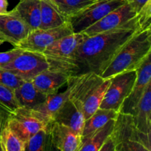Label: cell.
Returning a JSON list of instances; mask_svg holds the SVG:
<instances>
[{
    "instance_id": "obj_22",
    "label": "cell",
    "mask_w": 151,
    "mask_h": 151,
    "mask_svg": "<svg viewBox=\"0 0 151 151\" xmlns=\"http://www.w3.org/2000/svg\"><path fill=\"white\" fill-rule=\"evenodd\" d=\"M68 19L44 0H41V23L39 29H52L61 26Z\"/></svg>"
},
{
    "instance_id": "obj_23",
    "label": "cell",
    "mask_w": 151,
    "mask_h": 151,
    "mask_svg": "<svg viewBox=\"0 0 151 151\" xmlns=\"http://www.w3.org/2000/svg\"><path fill=\"white\" fill-rule=\"evenodd\" d=\"M115 119L107 122L104 127L83 142L79 151H99L109 136L112 134Z\"/></svg>"
},
{
    "instance_id": "obj_17",
    "label": "cell",
    "mask_w": 151,
    "mask_h": 151,
    "mask_svg": "<svg viewBox=\"0 0 151 151\" xmlns=\"http://www.w3.org/2000/svg\"><path fill=\"white\" fill-rule=\"evenodd\" d=\"M133 122L136 128L145 135L151 134V84L147 86L134 116Z\"/></svg>"
},
{
    "instance_id": "obj_31",
    "label": "cell",
    "mask_w": 151,
    "mask_h": 151,
    "mask_svg": "<svg viewBox=\"0 0 151 151\" xmlns=\"http://www.w3.org/2000/svg\"><path fill=\"white\" fill-rule=\"evenodd\" d=\"M99 151H116V144L111 134L106 139L103 145Z\"/></svg>"
},
{
    "instance_id": "obj_32",
    "label": "cell",
    "mask_w": 151,
    "mask_h": 151,
    "mask_svg": "<svg viewBox=\"0 0 151 151\" xmlns=\"http://www.w3.org/2000/svg\"><path fill=\"white\" fill-rule=\"evenodd\" d=\"M7 7H8L7 0H0V15L5 14L8 12Z\"/></svg>"
},
{
    "instance_id": "obj_4",
    "label": "cell",
    "mask_w": 151,
    "mask_h": 151,
    "mask_svg": "<svg viewBox=\"0 0 151 151\" xmlns=\"http://www.w3.org/2000/svg\"><path fill=\"white\" fill-rule=\"evenodd\" d=\"M137 77V70L118 74L111 78L100 109L119 111L122 103L128 97Z\"/></svg>"
},
{
    "instance_id": "obj_15",
    "label": "cell",
    "mask_w": 151,
    "mask_h": 151,
    "mask_svg": "<svg viewBox=\"0 0 151 151\" xmlns=\"http://www.w3.org/2000/svg\"><path fill=\"white\" fill-rule=\"evenodd\" d=\"M52 122L62 124L81 135L85 118L83 111H80L69 99L54 114Z\"/></svg>"
},
{
    "instance_id": "obj_28",
    "label": "cell",
    "mask_w": 151,
    "mask_h": 151,
    "mask_svg": "<svg viewBox=\"0 0 151 151\" xmlns=\"http://www.w3.org/2000/svg\"><path fill=\"white\" fill-rule=\"evenodd\" d=\"M24 80L10 71L0 68V83L14 90L23 83Z\"/></svg>"
},
{
    "instance_id": "obj_30",
    "label": "cell",
    "mask_w": 151,
    "mask_h": 151,
    "mask_svg": "<svg viewBox=\"0 0 151 151\" xmlns=\"http://www.w3.org/2000/svg\"><path fill=\"white\" fill-rule=\"evenodd\" d=\"M128 4L138 13L144 8L146 4L150 2L151 0H125Z\"/></svg>"
},
{
    "instance_id": "obj_29",
    "label": "cell",
    "mask_w": 151,
    "mask_h": 151,
    "mask_svg": "<svg viewBox=\"0 0 151 151\" xmlns=\"http://www.w3.org/2000/svg\"><path fill=\"white\" fill-rule=\"evenodd\" d=\"M23 50L22 49L14 47L12 50L7 52H0V68L3 69L10 64L14 59H16L21 53L22 52Z\"/></svg>"
},
{
    "instance_id": "obj_12",
    "label": "cell",
    "mask_w": 151,
    "mask_h": 151,
    "mask_svg": "<svg viewBox=\"0 0 151 151\" xmlns=\"http://www.w3.org/2000/svg\"><path fill=\"white\" fill-rule=\"evenodd\" d=\"M0 31L12 41L16 47L19 42L24 39L32 31L29 25L13 10L5 14L0 15Z\"/></svg>"
},
{
    "instance_id": "obj_24",
    "label": "cell",
    "mask_w": 151,
    "mask_h": 151,
    "mask_svg": "<svg viewBox=\"0 0 151 151\" xmlns=\"http://www.w3.org/2000/svg\"><path fill=\"white\" fill-rule=\"evenodd\" d=\"M0 144L3 151H23L26 147V143L12 131L5 121L0 129Z\"/></svg>"
},
{
    "instance_id": "obj_11",
    "label": "cell",
    "mask_w": 151,
    "mask_h": 151,
    "mask_svg": "<svg viewBox=\"0 0 151 151\" xmlns=\"http://www.w3.org/2000/svg\"><path fill=\"white\" fill-rule=\"evenodd\" d=\"M77 75L69 76L67 81V88L61 93H55L47 96L45 101L32 109H28L29 113L41 120L47 126L50 127L52 122L54 114L68 100L72 94V88L76 81Z\"/></svg>"
},
{
    "instance_id": "obj_7",
    "label": "cell",
    "mask_w": 151,
    "mask_h": 151,
    "mask_svg": "<svg viewBox=\"0 0 151 151\" xmlns=\"http://www.w3.org/2000/svg\"><path fill=\"white\" fill-rule=\"evenodd\" d=\"M50 68V63L42 53L23 50L16 59L3 69L10 71L24 81H31Z\"/></svg>"
},
{
    "instance_id": "obj_19",
    "label": "cell",
    "mask_w": 151,
    "mask_h": 151,
    "mask_svg": "<svg viewBox=\"0 0 151 151\" xmlns=\"http://www.w3.org/2000/svg\"><path fill=\"white\" fill-rule=\"evenodd\" d=\"M31 28H39L41 23V0H20L13 9Z\"/></svg>"
},
{
    "instance_id": "obj_2",
    "label": "cell",
    "mask_w": 151,
    "mask_h": 151,
    "mask_svg": "<svg viewBox=\"0 0 151 151\" xmlns=\"http://www.w3.org/2000/svg\"><path fill=\"white\" fill-rule=\"evenodd\" d=\"M151 53V29L139 30L121 48L100 75L109 79L118 74L139 69Z\"/></svg>"
},
{
    "instance_id": "obj_37",
    "label": "cell",
    "mask_w": 151,
    "mask_h": 151,
    "mask_svg": "<svg viewBox=\"0 0 151 151\" xmlns=\"http://www.w3.org/2000/svg\"><path fill=\"white\" fill-rule=\"evenodd\" d=\"M23 151H26V150H23Z\"/></svg>"
},
{
    "instance_id": "obj_8",
    "label": "cell",
    "mask_w": 151,
    "mask_h": 151,
    "mask_svg": "<svg viewBox=\"0 0 151 151\" xmlns=\"http://www.w3.org/2000/svg\"><path fill=\"white\" fill-rule=\"evenodd\" d=\"M12 131L25 143L41 130L49 129L41 120L29 113L26 109L19 108L7 114L4 119Z\"/></svg>"
},
{
    "instance_id": "obj_34",
    "label": "cell",
    "mask_w": 151,
    "mask_h": 151,
    "mask_svg": "<svg viewBox=\"0 0 151 151\" xmlns=\"http://www.w3.org/2000/svg\"><path fill=\"white\" fill-rule=\"evenodd\" d=\"M4 114L7 115V113H5V112H4V111H3L2 109H1V108H0V116H2V117H3V116H4Z\"/></svg>"
},
{
    "instance_id": "obj_10",
    "label": "cell",
    "mask_w": 151,
    "mask_h": 151,
    "mask_svg": "<svg viewBox=\"0 0 151 151\" xmlns=\"http://www.w3.org/2000/svg\"><path fill=\"white\" fill-rule=\"evenodd\" d=\"M137 13L125 2L122 6L109 13L106 16L82 32L86 36L91 37L99 33L121 27L136 19Z\"/></svg>"
},
{
    "instance_id": "obj_21",
    "label": "cell",
    "mask_w": 151,
    "mask_h": 151,
    "mask_svg": "<svg viewBox=\"0 0 151 151\" xmlns=\"http://www.w3.org/2000/svg\"><path fill=\"white\" fill-rule=\"evenodd\" d=\"M69 20L96 0H44Z\"/></svg>"
},
{
    "instance_id": "obj_27",
    "label": "cell",
    "mask_w": 151,
    "mask_h": 151,
    "mask_svg": "<svg viewBox=\"0 0 151 151\" xmlns=\"http://www.w3.org/2000/svg\"><path fill=\"white\" fill-rule=\"evenodd\" d=\"M114 142L116 151H150V148L137 140L123 139L114 140Z\"/></svg>"
},
{
    "instance_id": "obj_25",
    "label": "cell",
    "mask_w": 151,
    "mask_h": 151,
    "mask_svg": "<svg viewBox=\"0 0 151 151\" xmlns=\"http://www.w3.org/2000/svg\"><path fill=\"white\" fill-rule=\"evenodd\" d=\"M26 151H59L52 141L50 128L41 130L32 136L26 143Z\"/></svg>"
},
{
    "instance_id": "obj_16",
    "label": "cell",
    "mask_w": 151,
    "mask_h": 151,
    "mask_svg": "<svg viewBox=\"0 0 151 151\" xmlns=\"http://www.w3.org/2000/svg\"><path fill=\"white\" fill-rule=\"evenodd\" d=\"M15 99L19 108L32 109L45 101L47 96L38 91L32 81H24L21 85L13 90Z\"/></svg>"
},
{
    "instance_id": "obj_1",
    "label": "cell",
    "mask_w": 151,
    "mask_h": 151,
    "mask_svg": "<svg viewBox=\"0 0 151 151\" xmlns=\"http://www.w3.org/2000/svg\"><path fill=\"white\" fill-rule=\"evenodd\" d=\"M139 30L137 16L121 27L88 37L75 53L74 75L87 72L101 75L121 48Z\"/></svg>"
},
{
    "instance_id": "obj_3",
    "label": "cell",
    "mask_w": 151,
    "mask_h": 151,
    "mask_svg": "<svg viewBox=\"0 0 151 151\" xmlns=\"http://www.w3.org/2000/svg\"><path fill=\"white\" fill-rule=\"evenodd\" d=\"M88 36L82 33H72L47 47L42 54L50 63V69L60 71L74 75V58L78 47Z\"/></svg>"
},
{
    "instance_id": "obj_18",
    "label": "cell",
    "mask_w": 151,
    "mask_h": 151,
    "mask_svg": "<svg viewBox=\"0 0 151 151\" xmlns=\"http://www.w3.org/2000/svg\"><path fill=\"white\" fill-rule=\"evenodd\" d=\"M119 112L109 109H99L90 117L84 122L82 134V143L86 139L92 136L111 119H116Z\"/></svg>"
},
{
    "instance_id": "obj_5",
    "label": "cell",
    "mask_w": 151,
    "mask_h": 151,
    "mask_svg": "<svg viewBox=\"0 0 151 151\" xmlns=\"http://www.w3.org/2000/svg\"><path fill=\"white\" fill-rule=\"evenodd\" d=\"M126 2L125 0H96L69 19L73 33H81Z\"/></svg>"
},
{
    "instance_id": "obj_14",
    "label": "cell",
    "mask_w": 151,
    "mask_h": 151,
    "mask_svg": "<svg viewBox=\"0 0 151 151\" xmlns=\"http://www.w3.org/2000/svg\"><path fill=\"white\" fill-rule=\"evenodd\" d=\"M69 76L65 72L49 69L38 74L31 81L38 91L49 96L57 93L63 85L67 83Z\"/></svg>"
},
{
    "instance_id": "obj_36",
    "label": "cell",
    "mask_w": 151,
    "mask_h": 151,
    "mask_svg": "<svg viewBox=\"0 0 151 151\" xmlns=\"http://www.w3.org/2000/svg\"><path fill=\"white\" fill-rule=\"evenodd\" d=\"M0 151H3L2 147H1V144H0Z\"/></svg>"
},
{
    "instance_id": "obj_13",
    "label": "cell",
    "mask_w": 151,
    "mask_h": 151,
    "mask_svg": "<svg viewBox=\"0 0 151 151\" xmlns=\"http://www.w3.org/2000/svg\"><path fill=\"white\" fill-rule=\"evenodd\" d=\"M50 133L55 147L59 151H79L82 145V137L71 128L52 122Z\"/></svg>"
},
{
    "instance_id": "obj_6",
    "label": "cell",
    "mask_w": 151,
    "mask_h": 151,
    "mask_svg": "<svg viewBox=\"0 0 151 151\" xmlns=\"http://www.w3.org/2000/svg\"><path fill=\"white\" fill-rule=\"evenodd\" d=\"M73 33L70 22L68 21L61 26L52 29H36L32 30L24 40L15 47L28 51L41 53L47 47L59 38Z\"/></svg>"
},
{
    "instance_id": "obj_35",
    "label": "cell",
    "mask_w": 151,
    "mask_h": 151,
    "mask_svg": "<svg viewBox=\"0 0 151 151\" xmlns=\"http://www.w3.org/2000/svg\"><path fill=\"white\" fill-rule=\"evenodd\" d=\"M4 119H3V117H2V116H0V129H1V126H2V125H3V122H4Z\"/></svg>"
},
{
    "instance_id": "obj_33",
    "label": "cell",
    "mask_w": 151,
    "mask_h": 151,
    "mask_svg": "<svg viewBox=\"0 0 151 151\" xmlns=\"http://www.w3.org/2000/svg\"><path fill=\"white\" fill-rule=\"evenodd\" d=\"M5 42L10 43V44H12L11 40H10L9 38H7L5 35H4V34H3L2 32L0 31V44H3V43H5Z\"/></svg>"
},
{
    "instance_id": "obj_9",
    "label": "cell",
    "mask_w": 151,
    "mask_h": 151,
    "mask_svg": "<svg viewBox=\"0 0 151 151\" xmlns=\"http://www.w3.org/2000/svg\"><path fill=\"white\" fill-rule=\"evenodd\" d=\"M151 84L150 55L147 58L139 69H137V77L131 92L122 103L119 113L134 116L138 109L140 101Z\"/></svg>"
},
{
    "instance_id": "obj_26",
    "label": "cell",
    "mask_w": 151,
    "mask_h": 151,
    "mask_svg": "<svg viewBox=\"0 0 151 151\" xmlns=\"http://www.w3.org/2000/svg\"><path fill=\"white\" fill-rule=\"evenodd\" d=\"M0 108L8 114L19 108L15 99L13 89L0 83Z\"/></svg>"
},
{
    "instance_id": "obj_20",
    "label": "cell",
    "mask_w": 151,
    "mask_h": 151,
    "mask_svg": "<svg viewBox=\"0 0 151 151\" xmlns=\"http://www.w3.org/2000/svg\"><path fill=\"white\" fill-rule=\"evenodd\" d=\"M110 81L111 78L104 79L100 84L94 87L87 96L83 107V112L85 120L100 109L106 90L110 83Z\"/></svg>"
}]
</instances>
